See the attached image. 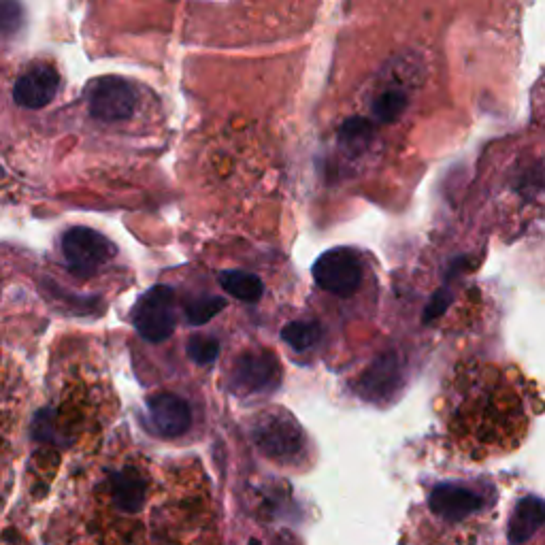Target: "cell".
<instances>
[{
	"label": "cell",
	"instance_id": "9",
	"mask_svg": "<svg viewBox=\"0 0 545 545\" xmlns=\"http://www.w3.org/2000/svg\"><path fill=\"white\" fill-rule=\"evenodd\" d=\"M147 420L160 437H181L192 424V409L186 399L173 392H160L147 399Z\"/></svg>",
	"mask_w": 545,
	"mask_h": 545
},
{
	"label": "cell",
	"instance_id": "10",
	"mask_svg": "<svg viewBox=\"0 0 545 545\" xmlns=\"http://www.w3.org/2000/svg\"><path fill=\"white\" fill-rule=\"evenodd\" d=\"M60 75L54 66L37 64L28 69L13 86V101L26 109H41L56 98Z\"/></svg>",
	"mask_w": 545,
	"mask_h": 545
},
{
	"label": "cell",
	"instance_id": "3",
	"mask_svg": "<svg viewBox=\"0 0 545 545\" xmlns=\"http://www.w3.org/2000/svg\"><path fill=\"white\" fill-rule=\"evenodd\" d=\"M252 437L258 450L277 462H292L305 452V435L284 409H269L254 420Z\"/></svg>",
	"mask_w": 545,
	"mask_h": 545
},
{
	"label": "cell",
	"instance_id": "8",
	"mask_svg": "<svg viewBox=\"0 0 545 545\" xmlns=\"http://www.w3.org/2000/svg\"><path fill=\"white\" fill-rule=\"evenodd\" d=\"M282 384V367L271 352L245 354L237 360V365L230 375V388L241 396L269 394Z\"/></svg>",
	"mask_w": 545,
	"mask_h": 545
},
{
	"label": "cell",
	"instance_id": "16",
	"mask_svg": "<svg viewBox=\"0 0 545 545\" xmlns=\"http://www.w3.org/2000/svg\"><path fill=\"white\" fill-rule=\"evenodd\" d=\"M226 303L222 299H216V296H207V299L196 301L188 307V318L192 324H205L209 322L218 311H222Z\"/></svg>",
	"mask_w": 545,
	"mask_h": 545
},
{
	"label": "cell",
	"instance_id": "5",
	"mask_svg": "<svg viewBox=\"0 0 545 545\" xmlns=\"http://www.w3.org/2000/svg\"><path fill=\"white\" fill-rule=\"evenodd\" d=\"M132 324L145 341H167L175 333L177 324L173 290L167 286H154L139 296L135 309H132Z\"/></svg>",
	"mask_w": 545,
	"mask_h": 545
},
{
	"label": "cell",
	"instance_id": "15",
	"mask_svg": "<svg viewBox=\"0 0 545 545\" xmlns=\"http://www.w3.org/2000/svg\"><path fill=\"white\" fill-rule=\"evenodd\" d=\"M220 354V343L216 339H205V337H194L188 343V356L196 362V365H209L218 358Z\"/></svg>",
	"mask_w": 545,
	"mask_h": 545
},
{
	"label": "cell",
	"instance_id": "4",
	"mask_svg": "<svg viewBox=\"0 0 545 545\" xmlns=\"http://www.w3.org/2000/svg\"><path fill=\"white\" fill-rule=\"evenodd\" d=\"M62 254L75 275L88 277L101 271L107 262H111L115 254H118V247L92 228L75 226L66 230L62 237Z\"/></svg>",
	"mask_w": 545,
	"mask_h": 545
},
{
	"label": "cell",
	"instance_id": "13",
	"mask_svg": "<svg viewBox=\"0 0 545 545\" xmlns=\"http://www.w3.org/2000/svg\"><path fill=\"white\" fill-rule=\"evenodd\" d=\"M322 330L311 322H292L282 330V339L296 352H305L320 341Z\"/></svg>",
	"mask_w": 545,
	"mask_h": 545
},
{
	"label": "cell",
	"instance_id": "7",
	"mask_svg": "<svg viewBox=\"0 0 545 545\" xmlns=\"http://www.w3.org/2000/svg\"><path fill=\"white\" fill-rule=\"evenodd\" d=\"M313 279L322 290L348 299L362 284V260L350 247H335L313 264Z\"/></svg>",
	"mask_w": 545,
	"mask_h": 545
},
{
	"label": "cell",
	"instance_id": "2",
	"mask_svg": "<svg viewBox=\"0 0 545 545\" xmlns=\"http://www.w3.org/2000/svg\"><path fill=\"white\" fill-rule=\"evenodd\" d=\"M492 501L465 484H441L428 494L426 514L411 531V545H486Z\"/></svg>",
	"mask_w": 545,
	"mask_h": 545
},
{
	"label": "cell",
	"instance_id": "6",
	"mask_svg": "<svg viewBox=\"0 0 545 545\" xmlns=\"http://www.w3.org/2000/svg\"><path fill=\"white\" fill-rule=\"evenodd\" d=\"M86 101L94 120L115 124L132 118L137 109V90L122 77H101L88 86Z\"/></svg>",
	"mask_w": 545,
	"mask_h": 545
},
{
	"label": "cell",
	"instance_id": "12",
	"mask_svg": "<svg viewBox=\"0 0 545 545\" xmlns=\"http://www.w3.org/2000/svg\"><path fill=\"white\" fill-rule=\"evenodd\" d=\"M543 520V509L539 499H526L518 505L514 520H511V539L514 543H522L531 537L533 531H539Z\"/></svg>",
	"mask_w": 545,
	"mask_h": 545
},
{
	"label": "cell",
	"instance_id": "14",
	"mask_svg": "<svg viewBox=\"0 0 545 545\" xmlns=\"http://www.w3.org/2000/svg\"><path fill=\"white\" fill-rule=\"evenodd\" d=\"M407 107V96L403 90H386L384 94H379L375 98V105H373V113L377 120L382 122H392L394 118H399V115L405 111Z\"/></svg>",
	"mask_w": 545,
	"mask_h": 545
},
{
	"label": "cell",
	"instance_id": "17",
	"mask_svg": "<svg viewBox=\"0 0 545 545\" xmlns=\"http://www.w3.org/2000/svg\"><path fill=\"white\" fill-rule=\"evenodd\" d=\"M22 24V5L0 0V35H11Z\"/></svg>",
	"mask_w": 545,
	"mask_h": 545
},
{
	"label": "cell",
	"instance_id": "1",
	"mask_svg": "<svg viewBox=\"0 0 545 545\" xmlns=\"http://www.w3.org/2000/svg\"><path fill=\"white\" fill-rule=\"evenodd\" d=\"M537 414V386L511 365L462 362L441 388L445 435L471 460L518 450Z\"/></svg>",
	"mask_w": 545,
	"mask_h": 545
},
{
	"label": "cell",
	"instance_id": "11",
	"mask_svg": "<svg viewBox=\"0 0 545 545\" xmlns=\"http://www.w3.org/2000/svg\"><path fill=\"white\" fill-rule=\"evenodd\" d=\"M220 284L228 294H233L235 299H239L243 303L260 301L262 290H264L260 277L252 275V273H245V271H224V273H220Z\"/></svg>",
	"mask_w": 545,
	"mask_h": 545
}]
</instances>
